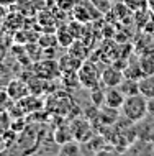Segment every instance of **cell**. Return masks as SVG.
I'll list each match as a JSON object with an SVG mask.
<instances>
[{
    "instance_id": "24",
    "label": "cell",
    "mask_w": 154,
    "mask_h": 156,
    "mask_svg": "<svg viewBox=\"0 0 154 156\" xmlns=\"http://www.w3.org/2000/svg\"><path fill=\"white\" fill-rule=\"evenodd\" d=\"M90 3H92L94 7H97L98 10L102 12L103 15L108 13V12L111 10V7H110V3H111V0H89Z\"/></svg>"
},
{
    "instance_id": "20",
    "label": "cell",
    "mask_w": 154,
    "mask_h": 156,
    "mask_svg": "<svg viewBox=\"0 0 154 156\" xmlns=\"http://www.w3.org/2000/svg\"><path fill=\"white\" fill-rule=\"evenodd\" d=\"M123 3L126 5L133 13L136 12H143V10H148L149 8V3L148 0H123Z\"/></svg>"
},
{
    "instance_id": "22",
    "label": "cell",
    "mask_w": 154,
    "mask_h": 156,
    "mask_svg": "<svg viewBox=\"0 0 154 156\" xmlns=\"http://www.w3.org/2000/svg\"><path fill=\"white\" fill-rule=\"evenodd\" d=\"M13 102H15V100L8 95L7 89L5 90H0V113H5L8 108H12Z\"/></svg>"
},
{
    "instance_id": "3",
    "label": "cell",
    "mask_w": 154,
    "mask_h": 156,
    "mask_svg": "<svg viewBox=\"0 0 154 156\" xmlns=\"http://www.w3.org/2000/svg\"><path fill=\"white\" fill-rule=\"evenodd\" d=\"M70 15H72V18L76 20V22H80V23L85 25V23H90L95 18H100L103 13L97 7H94L90 2H80V0H79L77 5L72 8Z\"/></svg>"
},
{
    "instance_id": "14",
    "label": "cell",
    "mask_w": 154,
    "mask_h": 156,
    "mask_svg": "<svg viewBox=\"0 0 154 156\" xmlns=\"http://www.w3.org/2000/svg\"><path fill=\"white\" fill-rule=\"evenodd\" d=\"M3 28L8 31L16 33L20 28H23V15L22 13H10L3 20Z\"/></svg>"
},
{
    "instance_id": "4",
    "label": "cell",
    "mask_w": 154,
    "mask_h": 156,
    "mask_svg": "<svg viewBox=\"0 0 154 156\" xmlns=\"http://www.w3.org/2000/svg\"><path fill=\"white\" fill-rule=\"evenodd\" d=\"M33 74L38 76L43 81H53L54 77L61 76L59 62L56 59H39L33 66Z\"/></svg>"
},
{
    "instance_id": "12",
    "label": "cell",
    "mask_w": 154,
    "mask_h": 156,
    "mask_svg": "<svg viewBox=\"0 0 154 156\" xmlns=\"http://www.w3.org/2000/svg\"><path fill=\"white\" fill-rule=\"evenodd\" d=\"M56 36H57V43H59V46H62V48H69V46L76 41V36L70 31L69 23L67 25H59L57 30H56Z\"/></svg>"
},
{
    "instance_id": "16",
    "label": "cell",
    "mask_w": 154,
    "mask_h": 156,
    "mask_svg": "<svg viewBox=\"0 0 154 156\" xmlns=\"http://www.w3.org/2000/svg\"><path fill=\"white\" fill-rule=\"evenodd\" d=\"M98 119L102 120L103 125H108V126L116 123V122H118V108H111V107H108V105H105V107L98 112Z\"/></svg>"
},
{
    "instance_id": "27",
    "label": "cell",
    "mask_w": 154,
    "mask_h": 156,
    "mask_svg": "<svg viewBox=\"0 0 154 156\" xmlns=\"http://www.w3.org/2000/svg\"><path fill=\"white\" fill-rule=\"evenodd\" d=\"M149 3V10H151V13H154V0H148Z\"/></svg>"
},
{
    "instance_id": "23",
    "label": "cell",
    "mask_w": 154,
    "mask_h": 156,
    "mask_svg": "<svg viewBox=\"0 0 154 156\" xmlns=\"http://www.w3.org/2000/svg\"><path fill=\"white\" fill-rule=\"evenodd\" d=\"M79 0H56V7L59 8L61 12H72V8L77 5Z\"/></svg>"
},
{
    "instance_id": "9",
    "label": "cell",
    "mask_w": 154,
    "mask_h": 156,
    "mask_svg": "<svg viewBox=\"0 0 154 156\" xmlns=\"http://www.w3.org/2000/svg\"><path fill=\"white\" fill-rule=\"evenodd\" d=\"M123 74L126 79H135V81H141L144 77V71L141 67V62H139V58H133V59H128V64L126 67L123 69Z\"/></svg>"
},
{
    "instance_id": "26",
    "label": "cell",
    "mask_w": 154,
    "mask_h": 156,
    "mask_svg": "<svg viewBox=\"0 0 154 156\" xmlns=\"http://www.w3.org/2000/svg\"><path fill=\"white\" fill-rule=\"evenodd\" d=\"M16 2H18V0H0V5H3V7H10V5H15Z\"/></svg>"
},
{
    "instance_id": "25",
    "label": "cell",
    "mask_w": 154,
    "mask_h": 156,
    "mask_svg": "<svg viewBox=\"0 0 154 156\" xmlns=\"http://www.w3.org/2000/svg\"><path fill=\"white\" fill-rule=\"evenodd\" d=\"M148 113L151 117H154V97L152 99H148Z\"/></svg>"
},
{
    "instance_id": "10",
    "label": "cell",
    "mask_w": 154,
    "mask_h": 156,
    "mask_svg": "<svg viewBox=\"0 0 154 156\" xmlns=\"http://www.w3.org/2000/svg\"><path fill=\"white\" fill-rule=\"evenodd\" d=\"M38 23L41 25L43 31H54L56 33L57 30V25H56V13L54 12H49V10H43L38 13Z\"/></svg>"
},
{
    "instance_id": "2",
    "label": "cell",
    "mask_w": 154,
    "mask_h": 156,
    "mask_svg": "<svg viewBox=\"0 0 154 156\" xmlns=\"http://www.w3.org/2000/svg\"><path fill=\"white\" fill-rule=\"evenodd\" d=\"M79 73V79H80V86L85 89H95V87L102 86V73L97 69L94 61H84L80 66Z\"/></svg>"
},
{
    "instance_id": "28",
    "label": "cell",
    "mask_w": 154,
    "mask_h": 156,
    "mask_svg": "<svg viewBox=\"0 0 154 156\" xmlns=\"http://www.w3.org/2000/svg\"><path fill=\"white\" fill-rule=\"evenodd\" d=\"M111 2H113V3H115V2H120V0H111Z\"/></svg>"
},
{
    "instance_id": "17",
    "label": "cell",
    "mask_w": 154,
    "mask_h": 156,
    "mask_svg": "<svg viewBox=\"0 0 154 156\" xmlns=\"http://www.w3.org/2000/svg\"><path fill=\"white\" fill-rule=\"evenodd\" d=\"M120 90L125 94V97H130V95H136L139 94V81H135V79H123V82L120 84Z\"/></svg>"
},
{
    "instance_id": "21",
    "label": "cell",
    "mask_w": 154,
    "mask_h": 156,
    "mask_svg": "<svg viewBox=\"0 0 154 156\" xmlns=\"http://www.w3.org/2000/svg\"><path fill=\"white\" fill-rule=\"evenodd\" d=\"M39 44H41V48L43 49H46V48H56V44H59L57 43V36H56V33H43V36H39Z\"/></svg>"
},
{
    "instance_id": "13",
    "label": "cell",
    "mask_w": 154,
    "mask_h": 156,
    "mask_svg": "<svg viewBox=\"0 0 154 156\" xmlns=\"http://www.w3.org/2000/svg\"><path fill=\"white\" fill-rule=\"evenodd\" d=\"M67 49H69V54H72V56H76L82 61H87V58L90 54V49H89V46H85L84 40H76Z\"/></svg>"
},
{
    "instance_id": "19",
    "label": "cell",
    "mask_w": 154,
    "mask_h": 156,
    "mask_svg": "<svg viewBox=\"0 0 154 156\" xmlns=\"http://www.w3.org/2000/svg\"><path fill=\"white\" fill-rule=\"evenodd\" d=\"M90 99H92V104L95 107L105 105V87L98 86V87H95V89H90Z\"/></svg>"
},
{
    "instance_id": "18",
    "label": "cell",
    "mask_w": 154,
    "mask_h": 156,
    "mask_svg": "<svg viewBox=\"0 0 154 156\" xmlns=\"http://www.w3.org/2000/svg\"><path fill=\"white\" fill-rule=\"evenodd\" d=\"M62 86L69 90H74L80 87V79H79V73H62L61 74Z\"/></svg>"
},
{
    "instance_id": "11",
    "label": "cell",
    "mask_w": 154,
    "mask_h": 156,
    "mask_svg": "<svg viewBox=\"0 0 154 156\" xmlns=\"http://www.w3.org/2000/svg\"><path fill=\"white\" fill-rule=\"evenodd\" d=\"M108 13L113 16L115 20H118V22H121V23H130V16L135 15L121 0H120V2H115V5L111 7V10L108 12Z\"/></svg>"
},
{
    "instance_id": "6",
    "label": "cell",
    "mask_w": 154,
    "mask_h": 156,
    "mask_svg": "<svg viewBox=\"0 0 154 156\" xmlns=\"http://www.w3.org/2000/svg\"><path fill=\"white\" fill-rule=\"evenodd\" d=\"M123 79H125L123 71L115 67L113 64L107 66L102 71V86L103 87H118L123 82Z\"/></svg>"
},
{
    "instance_id": "7",
    "label": "cell",
    "mask_w": 154,
    "mask_h": 156,
    "mask_svg": "<svg viewBox=\"0 0 154 156\" xmlns=\"http://www.w3.org/2000/svg\"><path fill=\"white\" fill-rule=\"evenodd\" d=\"M125 94L120 90V87H105V105L111 108H121L125 102Z\"/></svg>"
},
{
    "instance_id": "8",
    "label": "cell",
    "mask_w": 154,
    "mask_h": 156,
    "mask_svg": "<svg viewBox=\"0 0 154 156\" xmlns=\"http://www.w3.org/2000/svg\"><path fill=\"white\" fill-rule=\"evenodd\" d=\"M59 62V69H61V74L62 73H77L80 69V66L84 64V61L79 59V58L72 56V54H64L61 56V59L57 61Z\"/></svg>"
},
{
    "instance_id": "5",
    "label": "cell",
    "mask_w": 154,
    "mask_h": 156,
    "mask_svg": "<svg viewBox=\"0 0 154 156\" xmlns=\"http://www.w3.org/2000/svg\"><path fill=\"white\" fill-rule=\"evenodd\" d=\"M7 92L15 102H20V100H23L25 97H28L31 94L28 82L22 81V79H12V81L7 84Z\"/></svg>"
},
{
    "instance_id": "1",
    "label": "cell",
    "mask_w": 154,
    "mask_h": 156,
    "mask_svg": "<svg viewBox=\"0 0 154 156\" xmlns=\"http://www.w3.org/2000/svg\"><path fill=\"white\" fill-rule=\"evenodd\" d=\"M121 113H123V117L130 119L133 123L144 120L146 115H149L148 113V99L143 94L126 97L121 105Z\"/></svg>"
},
{
    "instance_id": "15",
    "label": "cell",
    "mask_w": 154,
    "mask_h": 156,
    "mask_svg": "<svg viewBox=\"0 0 154 156\" xmlns=\"http://www.w3.org/2000/svg\"><path fill=\"white\" fill-rule=\"evenodd\" d=\"M139 94H143L146 99L154 97V74H146L139 81Z\"/></svg>"
}]
</instances>
